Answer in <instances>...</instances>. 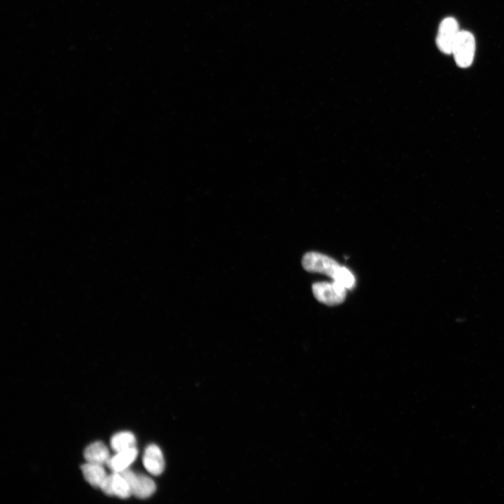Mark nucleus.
I'll return each mask as SVG.
<instances>
[{"label":"nucleus","mask_w":504,"mask_h":504,"mask_svg":"<svg viewBox=\"0 0 504 504\" xmlns=\"http://www.w3.org/2000/svg\"><path fill=\"white\" fill-rule=\"evenodd\" d=\"M85 480L94 487L100 486L107 474L102 464L87 462L81 465Z\"/></svg>","instance_id":"9"},{"label":"nucleus","mask_w":504,"mask_h":504,"mask_svg":"<svg viewBox=\"0 0 504 504\" xmlns=\"http://www.w3.org/2000/svg\"><path fill=\"white\" fill-rule=\"evenodd\" d=\"M112 496L127 498L132 495L130 485L124 477L117 472L111 473Z\"/></svg>","instance_id":"11"},{"label":"nucleus","mask_w":504,"mask_h":504,"mask_svg":"<svg viewBox=\"0 0 504 504\" xmlns=\"http://www.w3.org/2000/svg\"><path fill=\"white\" fill-rule=\"evenodd\" d=\"M312 293L315 298L328 306H335L342 303L346 296V288L338 282H316L312 285Z\"/></svg>","instance_id":"2"},{"label":"nucleus","mask_w":504,"mask_h":504,"mask_svg":"<svg viewBox=\"0 0 504 504\" xmlns=\"http://www.w3.org/2000/svg\"><path fill=\"white\" fill-rule=\"evenodd\" d=\"M128 482L132 494L139 498H147L154 493L156 485L153 480L142 474L125 469L119 472Z\"/></svg>","instance_id":"4"},{"label":"nucleus","mask_w":504,"mask_h":504,"mask_svg":"<svg viewBox=\"0 0 504 504\" xmlns=\"http://www.w3.org/2000/svg\"><path fill=\"white\" fill-rule=\"evenodd\" d=\"M137 454L136 447L116 452V454L109 458L106 465L113 472H121L128 468L136 459Z\"/></svg>","instance_id":"7"},{"label":"nucleus","mask_w":504,"mask_h":504,"mask_svg":"<svg viewBox=\"0 0 504 504\" xmlns=\"http://www.w3.org/2000/svg\"><path fill=\"white\" fill-rule=\"evenodd\" d=\"M110 444L115 452H119L136 447V438L132 433L122 431L113 435Z\"/></svg>","instance_id":"10"},{"label":"nucleus","mask_w":504,"mask_h":504,"mask_svg":"<svg viewBox=\"0 0 504 504\" xmlns=\"http://www.w3.org/2000/svg\"><path fill=\"white\" fill-rule=\"evenodd\" d=\"M142 461L144 468L151 475H159L164 469L162 451L156 444H150L146 448Z\"/></svg>","instance_id":"6"},{"label":"nucleus","mask_w":504,"mask_h":504,"mask_svg":"<svg viewBox=\"0 0 504 504\" xmlns=\"http://www.w3.org/2000/svg\"><path fill=\"white\" fill-rule=\"evenodd\" d=\"M475 41L473 35L467 31H460L453 46L451 53L460 67L469 66L474 58Z\"/></svg>","instance_id":"3"},{"label":"nucleus","mask_w":504,"mask_h":504,"mask_svg":"<svg viewBox=\"0 0 504 504\" xmlns=\"http://www.w3.org/2000/svg\"><path fill=\"white\" fill-rule=\"evenodd\" d=\"M458 25L453 18L444 19L438 29L436 43L440 51L451 54L454 41L459 33Z\"/></svg>","instance_id":"5"},{"label":"nucleus","mask_w":504,"mask_h":504,"mask_svg":"<svg viewBox=\"0 0 504 504\" xmlns=\"http://www.w3.org/2000/svg\"><path fill=\"white\" fill-rule=\"evenodd\" d=\"M346 289H351L355 286L356 279L353 274L345 267L342 266L335 278L333 279Z\"/></svg>","instance_id":"12"},{"label":"nucleus","mask_w":504,"mask_h":504,"mask_svg":"<svg viewBox=\"0 0 504 504\" xmlns=\"http://www.w3.org/2000/svg\"><path fill=\"white\" fill-rule=\"evenodd\" d=\"M302 265L309 272L326 274L332 279L342 267L332 258L315 251L306 253L302 257Z\"/></svg>","instance_id":"1"},{"label":"nucleus","mask_w":504,"mask_h":504,"mask_svg":"<svg viewBox=\"0 0 504 504\" xmlns=\"http://www.w3.org/2000/svg\"><path fill=\"white\" fill-rule=\"evenodd\" d=\"M84 457L87 462L106 464L109 458V451L102 442H95L88 445L84 451Z\"/></svg>","instance_id":"8"}]
</instances>
